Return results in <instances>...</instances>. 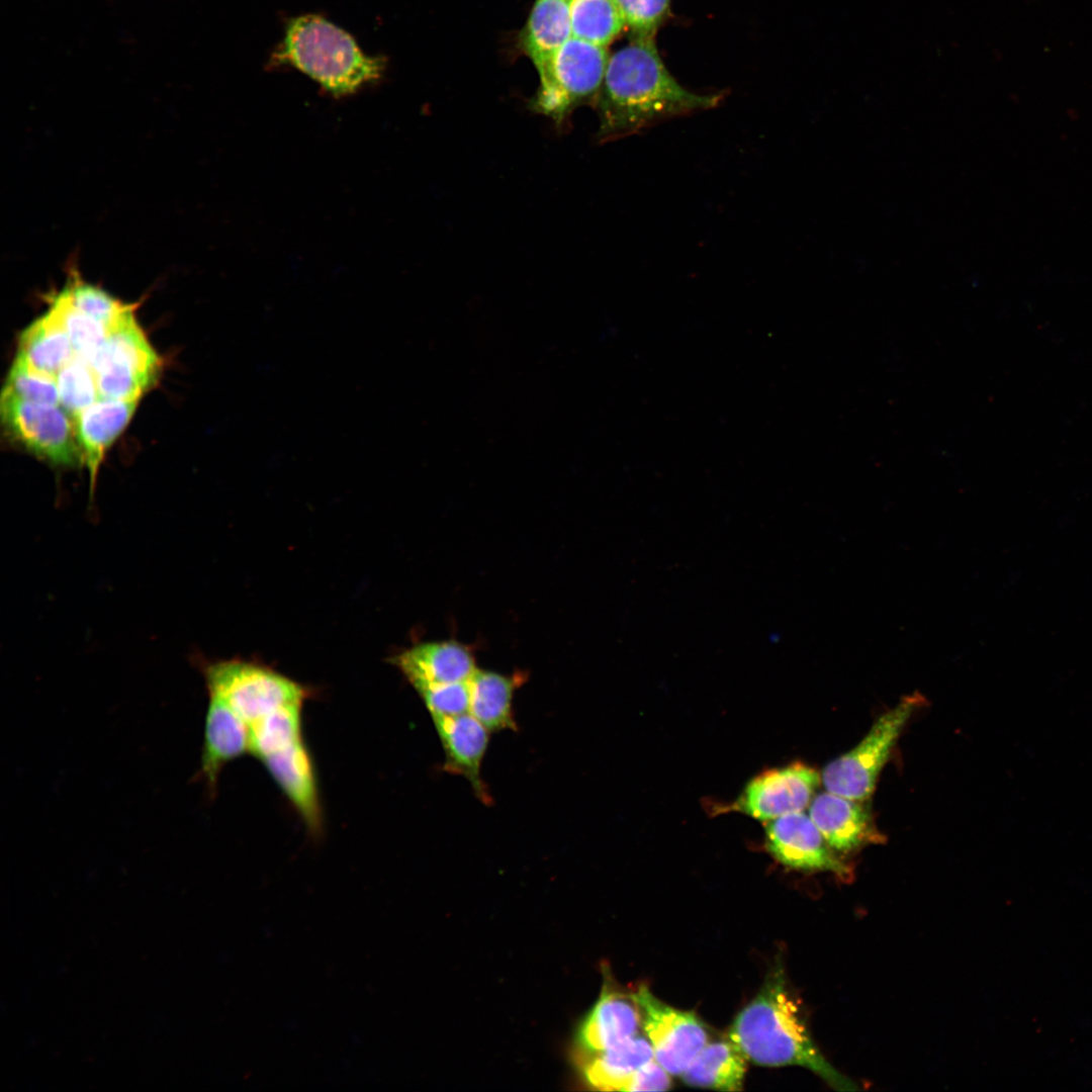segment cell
Returning <instances> with one entry per match:
<instances>
[{
    "mask_svg": "<svg viewBox=\"0 0 1092 1092\" xmlns=\"http://www.w3.org/2000/svg\"><path fill=\"white\" fill-rule=\"evenodd\" d=\"M720 93L699 94L668 72L653 39L632 41L610 57L594 105L597 140L608 143L639 132L658 121L716 107Z\"/></svg>",
    "mask_w": 1092,
    "mask_h": 1092,
    "instance_id": "obj_1",
    "label": "cell"
},
{
    "mask_svg": "<svg viewBox=\"0 0 1092 1092\" xmlns=\"http://www.w3.org/2000/svg\"><path fill=\"white\" fill-rule=\"evenodd\" d=\"M729 1038L748 1061L756 1065L800 1066L835 1090L855 1091L858 1088L816 1046L782 970H776L760 992L738 1013Z\"/></svg>",
    "mask_w": 1092,
    "mask_h": 1092,
    "instance_id": "obj_2",
    "label": "cell"
},
{
    "mask_svg": "<svg viewBox=\"0 0 1092 1092\" xmlns=\"http://www.w3.org/2000/svg\"><path fill=\"white\" fill-rule=\"evenodd\" d=\"M271 59L298 69L337 97L377 81L384 68L380 58L365 55L348 32L311 14L289 21Z\"/></svg>",
    "mask_w": 1092,
    "mask_h": 1092,
    "instance_id": "obj_3",
    "label": "cell"
},
{
    "mask_svg": "<svg viewBox=\"0 0 1092 1092\" xmlns=\"http://www.w3.org/2000/svg\"><path fill=\"white\" fill-rule=\"evenodd\" d=\"M609 59L605 47L571 36L538 70L540 86L532 100V109L557 126L564 125L577 106L595 100Z\"/></svg>",
    "mask_w": 1092,
    "mask_h": 1092,
    "instance_id": "obj_4",
    "label": "cell"
},
{
    "mask_svg": "<svg viewBox=\"0 0 1092 1092\" xmlns=\"http://www.w3.org/2000/svg\"><path fill=\"white\" fill-rule=\"evenodd\" d=\"M100 398L139 399L158 379L161 360L130 307L107 331L90 361Z\"/></svg>",
    "mask_w": 1092,
    "mask_h": 1092,
    "instance_id": "obj_5",
    "label": "cell"
},
{
    "mask_svg": "<svg viewBox=\"0 0 1092 1092\" xmlns=\"http://www.w3.org/2000/svg\"><path fill=\"white\" fill-rule=\"evenodd\" d=\"M209 695L224 701L251 726L274 711L303 704L307 691L296 681L259 663L230 659L203 663Z\"/></svg>",
    "mask_w": 1092,
    "mask_h": 1092,
    "instance_id": "obj_6",
    "label": "cell"
},
{
    "mask_svg": "<svg viewBox=\"0 0 1092 1092\" xmlns=\"http://www.w3.org/2000/svg\"><path fill=\"white\" fill-rule=\"evenodd\" d=\"M922 701L917 693L903 697L873 724L857 745L829 762L821 774L825 790L857 801L871 796L903 727Z\"/></svg>",
    "mask_w": 1092,
    "mask_h": 1092,
    "instance_id": "obj_7",
    "label": "cell"
},
{
    "mask_svg": "<svg viewBox=\"0 0 1092 1092\" xmlns=\"http://www.w3.org/2000/svg\"><path fill=\"white\" fill-rule=\"evenodd\" d=\"M0 415L8 435L34 455L68 467L84 461L76 426L60 404L28 401L3 389Z\"/></svg>",
    "mask_w": 1092,
    "mask_h": 1092,
    "instance_id": "obj_8",
    "label": "cell"
},
{
    "mask_svg": "<svg viewBox=\"0 0 1092 1092\" xmlns=\"http://www.w3.org/2000/svg\"><path fill=\"white\" fill-rule=\"evenodd\" d=\"M633 996L654 1059L670 1075L680 1076L708 1042L704 1023L693 1012L663 1003L645 986Z\"/></svg>",
    "mask_w": 1092,
    "mask_h": 1092,
    "instance_id": "obj_9",
    "label": "cell"
},
{
    "mask_svg": "<svg viewBox=\"0 0 1092 1092\" xmlns=\"http://www.w3.org/2000/svg\"><path fill=\"white\" fill-rule=\"evenodd\" d=\"M820 782L821 776L802 762L767 769L751 779L726 809L769 821L803 811L810 805Z\"/></svg>",
    "mask_w": 1092,
    "mask_h": 1092,
    "instance_id": "obj_10",
    "label": "cell"
},
{
    "mask_svg": "<svg viewBox=\"0 0 1092 1092\" xmlns=\"http://www.w3.org/2000/svg\"><path fill=\"white\" fill-rule=\"evenodd\" d=\"M767 851L782 864L802 871H849L833 852L811 817L803 811L769 820L765 828Z\"/></svg>",
    "mask_w": 1092,
    "mask_h": 1092,
    "instance_id": "obj_11",
    "label": "cell"
},
{
    "mask_svg": "<svg viewBox=\"0 0 1092 1092\" xmlns=\"http://www.w3.org/2000/svg\"><path fill=\"white\" fill-rule=\"evenodd\" d=\"M250 752V729L220 698L208 694L198 777L210 793L223 766Z\"/></svg>",
    "mask_w": 1092,
    "mask_h": 1092,
    "instance_id": "obj_12",
    "label": "cell"
},
{
    "mask_svg": "<svg viewBox=\"0 0 1092 1092\" xmlns=\"http://www.w3.org/2000/svg\"><path fill=\"white\" fill-rule=\"evenodd\" d=\"M391 661L415 690L428 685L467 681L477 669L469 647L453 640L420 643Z\"/></svg>",
    "mask_w": 1092,
    "mask_h": 1092,
    "instance_id": "obj_13",
    "label": "cell"
},
{
    "mask_svg": "<svg viewBox=\"0 0 1092 1092\" xmlns=\"http://www.w3.org/2000/svg\"><path fill=\"white\" fill-rule=\"evenodd\" d=\"M433 722L444 749L445 769L464 777L477 798L488 803L490 797L481 780L480 768L489 730L470 713L436 718Z\"/></svg>",
    "mask_w": 1092,
    "mask_h": 1092,
    "instance_id": "obj_14",
    "label": "cell"
},
{
    "mask_svg": "<svg viewBox=\"0 0 1092 1092\" xmlns=\"http://www.w3.org/2000/svg\"><path fill=\"white\" fill-rule=\"evenodd\" d=\"M859 802L828 791L813 797L809 816L833 849L848 852L881 839Z\"/></svg>",
    "mask_w": 1092,
    "mask_h": 1092,
    "instance_id": "obj_15",
    "label": "cell"
},
{
    "mask_svg": "<svg viewBox=\"0 0 1092 1092\" xmlns=\"http://www.w3.org/2000/svg\"><path fill=\"white\" fill-rule=\"evenodd\" d=\"M261 760L309 831L318 833L322 828V812L315 776L302 740L268 754Z\"/></svg>",
    "mask_w": 1092,
    "mask_h": 1092,
    "instance_id": "obj_16",
    "label": "cell"
},
{
    "mask_svg": "<svg viewBox=\"0 0 1092 1092\" xmlns=\"http://www.w3.org/2000/svg\"><path fill=\"white\" fill-rule=\"evenodd\" d=\"M139 399L99 398L75 418L76 433L84 461L88 467L91 486L104 454L127 426Z\"/></svg>",
    "mask_w": 1092,
    "mask_h": 1092,
    "instance_id": "obj_17",
    "label": "cell"
},
{
    "mask_svg": "<svg viewBox=\"0 0 1092 1092\" xmlns=\"http://www.w3.org/2000/svg\"><path fill=\"white\" fill-rule=\"evenodd\" d=\"M642 1025L633 995L607 991L583 1021L578 1038L587 1055L614 1048L638 1033Z\"/></svg>",
    "mask_w": 1092,
    "mask_h": 1092,
    "instance_id": "obj_18",
    "label": "cell"
},
{
    "mask_svg": "<svg viewBox=\"0 0 1092 1092\" xmlns=\"http://www.w3.org/2000/svg\"><path fill=\"white\" fill-rule=\"evenodd\" d=\"M571 36L569 0H536L520 40L538 71Z\"/></svg>",
    "mask_w": 1092,
    "mask_h": 1092,
    "instance_id": "obj_19",
    "label": "cell"
},
{
    "mask_svg": "<svg viewBox=\"0 0 1092 1092\" xmlns=\"http://www.w3.org/2000/svg\"><path fill=\"white\" fill-rule=\"evenodd\" d=\"M747 1061L741 1049L728 1037L707 1042L680 1076L690 1086L740 1091Z\"/></svg>",
    "mask_w": 1092,
    "mask_h": 1092,
    "instance_id": "obj_20",
    "label": "cell"
},
{
    "mask_svg": "<svg viewBox=\"0 0 1092 1092\" xmlns=\"http://www.w3.org/2000/svg\"><path fill=\"white\" fill-rule=\"evenodd\" d=\"M75 355L67 333L50 309L21 333L16 354L30 367L53 378Z\"/></svg>",
    "mask_w": 1092,
    "mask_h": 1092,
    "instance_id": "obj_21",
    "label": "cell"
},
{
    "mask_svg": "<svg viewBox=\"0 0 1092 1092\" xmlns=\"http://www.w3.org/2000/svg\"><path fill=\"white\" fill-rule=\"evenodd\" d=\"M524 679L520 673L506 675L477 668L469 679V713L489 731L515 730L513 697Z\"/></svg>",
    "mask_w": 1092,
    "mask_h": 1092,
    "instance_id": "obj_22",
    "label": "cell"
},
{
    "mask_svg": "<svg viewBox=\"0 0 1092 1092\" xmlns=\"http://www.w3.org/2000/svg\"><path fill=\"white\" fill-rule=\"evenodd\" d=\"M652 1059L649 1040L636 1034L614 1048L587 1055L582 1072L587 1083L599 1090L623 1091L631 1075Z\"/></svg>",
    "mask_w": 1092,
    "mask_h": 1092,
    "instance_id": "obj_23",
    "label": "cell"
},
{
    "mask_svg": "<svg viewBox=\"0 0 1092 1092\" xmlns=\"http://www.w3.org/2000/svg\"><path fill=\"white\" fill-rule=\"evenodd\" d=\"M572 36L605 47L626 25L617 0H569Z\"/></svg>",
    "mask_w": 1092,
    "mask_h": 1092,
    "instance_id": "obj_24",
    "label": "cell"
},
{
    "mask_svg": "<svg viewBox=\"0 0 1092 1092\" xmlns=\"http://www.w3.org/2000/svg\"><path fill=\"white\" fill-rule=\"evenodd\" d=\"M50 310L67 333L76 355L90 361L106 339V327L80 310L66 286L51 298Z\"/></svg>",
    "mask_w": 1092,
    "mask_h": 1092,
    "instance_id": "obj_25",
    "label": "cell"
},
{
    "mask_svg": "<svg viewBox=\"0 0 1092 1092\" xmlns=\"http://www.w3.org/2000/svg\"><path fill=\"white\" fill-rule=\"evenodd\" d=\"M302 704L282 707L249 726L250 752L262 759L301 738Z\"/></svg>",
    "mask_w": 1092,
    "mask_h": 1092,
    "instance_id": "obj_26",
    "label": "cell"
},
{
    "mask_svg": "<svg viewBox=\"0 0 1092 1092\" xmlns=\"http://www.w3.org/2000/svg\"><path fill=\"white\" fill-rule=\"evenodd\" d=\"M56 380L60 404L74 419L100 398L90 363L79 355L62 368Z\"/></svg>",
    "mask_w": 1092,
    "mask_h": 1092,
    "instance_id": "obj_27",
    "label": "cell"
},
{
    "mask_svg": "<svg viewBox=\"0 0 1092 1092\" xmlns=\"http://www.w3.org/2000/svg\"><path fill=\"white\" fill-rule=\"evenodd\" d=\"M66 287L75 305L105 326L107 331L130 307L99 287L83 281L78 273L71 274Z\"/></svg>",
    "mask_w": 1092,
    "mask_h": 1092,
    "instance_id": "obj_28",
    "label": "cell"
},
{
    "mask_svg": "<svg viewBox=\"0 0 1092 1092\" xmlns=\"http://www.w3.org/2000/svg\"><path fill=\"white\" fill-rule=\"evenodd\" d=\"M3 389L32 402L60 404L56 378L47 376L15 357Z\"/></svg>",
    "mask_w": 1092,
    "mask_h": 1092,
    "instance_id": "obj_29",
    "label": "cell"
},
{
    "mask_svg": "<svg viewBox=\"0 0 1092 1092\" xmlns=\"http://www.w3.org/2000/svg\"><path fill=\"white\" fill-rule=\"evenodd\" d=\"M416 691L422 698L432 719L469 713V680L428 685Z\"/></svg>",
    "mask_w": 1092,
    "mask_h": 1092,
    "instance_id": "obj_30",
    "label": "cell"
},
{
    "mask_svg": "<svg viewBox=\"0 0 1092 1092\" xmlns=\"http://www.w3.org/2000/svg\"><path fill=\"white\" fill-rule=\"evenodd\" d=\"M632 38L653 39L670 14L671 0H617Z\"/></svg>",
    "mask_w": 1092,
    "mask_h": 1092,
    "instance_id": "obj_31",
    "label": "cell"
},
{
    "mask_svg": "<svg viewBox=\"0 0 1092 1092\" xmlns=\"http://www.w3.org/2000/svg\"><path fill=\"white\" fill-rule=\"evenodd\" d=\"M669 1076L670 1074L652 1059L631 1075L623 1091H665L671 1086Z\"/></svg>",
    "mask_w": 1092,
    "mask_h": 1092,
    "instance_id": "obj_32",
    "label": "cell"
}]
</instances>
